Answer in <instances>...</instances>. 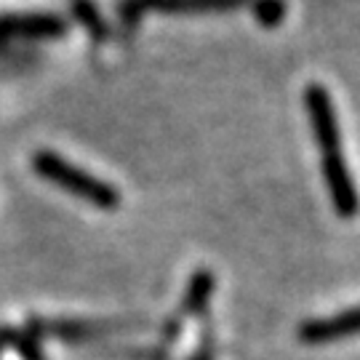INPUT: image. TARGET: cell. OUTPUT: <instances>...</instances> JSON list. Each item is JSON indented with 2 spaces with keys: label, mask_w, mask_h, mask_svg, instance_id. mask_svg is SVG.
Here are the masks:
<instances>
[{
  "label": "cell",
  "mask_w": 360,
  "mask_h": 360,
  "mask_svg": "<svg viewBox=\"0 0 360 360\" xmlns=\"http://www.w3.org/2000/svg\"><path fill=\"white\" fill-rule=\"evenodd\" d=\"M304 107H307L315 144L321 150V171L323 181L328 187L334 211L342 219H352L360 211V195L352 181L349 166L342 153V131H339V117H336L334 99L326 86L309 83L304 89Z\"/></svg>",
  "instance_id": "cell-1"
},
{
  "label": "cell",
  "mask_w": 360,
  "mask_h": 360,
  "mask_svg": "<svg viewBox=\"0 0 360 360\" xmlns=\"http://www.w3.org/2000/svg\"><path fill=\"white\" fill-rule=\"evenodd\" d=\"M35 168H38L46 179L56 181V184H62V187H67V190H72V193L89 198V200H94V203H112V200H115L112 193L104 187L102 181L89 179L83 171L72 168L70 163H65L62 158H56V155H51V153L38 155V158H35Z\"/></svg>",
  "instance_id": "cell-2"
},
{
  "label": "cell",
  "mask_w": 360,
  "mask_h": 360,
  "mask_svg": "<svg viewBox=\"0 0 360 360\" xmlns=\"http://www.w3.org/2000/svg\"><path fill=\"white\" fill-rule=\"evenodd\" d=\"M360 334V307L345 309L331 318H318L299 326V342L302 345H331L336 339H347V336Z\"/></svg>",
  "instance_id": "cell-3"
},
{
  "label": "cell",
  "mask_w": 360,
  "mask_h": 360,
  "mask_svg": "<svg viewBox=\"0 0 360 360\" xmlns=\"http://www.w3.org/2000/svg\"><path fill=\"white\" fill-rule=\"evenodd\" d=\"M245 6V0H136V11H166V13H219L235 11Z\"/></svg>",
  "instance_id": "cell-4"
},
{
  "label": "cell",
  "mask_w": 360,
  "mask_h": 360,
  "mask_svg": "<svg viewBox=\"0 0 360 360\" xmlns=\"http://www.w3.org/2000/svg\"><path fill=\"white\" fill-rule=\"evenodd\" d=\"M62 25L49 16H22V19H6L0 22V35L11 38V35H56Z\"/></svg>",
  "instance_id": "cell-5"
},
{
  "label": "cell",
  "mask_w": 360,
  "mask_h": 360,
  "mask_svg": "<svg viewBox=\"0 0 360 360\" xmlns=\"http://www.w3.org/2000/svg\"><path fill=\"white\" fill-rule=\"evenodd\" d=\"M254 11H257V19L264 27H275L285 16V6L283 0H257Z\"/></svg>",
  "instance_id": "cell-6"
}]
</instances>
